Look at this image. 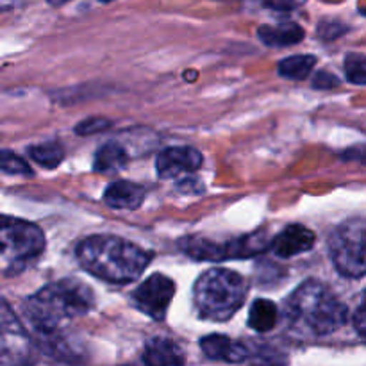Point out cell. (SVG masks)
Returning <instances> with one entry per match:
<instances>
[{
    "label": "cell",
    "instance_id": "3957f363",
    "mask_svg": "<svg viewBox=\"0 0 366 366\" xmlns=\"http://www.w3.org/2000/svg\"><path fill=\"white\" fill-rule=\"evenodd\" d=\"M285 315L293 331L318 338L342 329L349 318V310L327 286L306 281L288 297Z\"/></svg>",
    "mask_w": 366,
    "mask_h": 366
},
{
    "label": "cell",
    "instance_id": "8992f818",
    "mask_svg": "<svg viewBox=\"0 0 366 366\" xmlns=\"http://www.w3.org/2000/svg\"><path fill=\"white\" fill-rule=\"evenodd\" d=\"M329 254L345 277L366 275V218L343 222L329 238Z\"/></svg>",
    "mask_w": 366,
    "mask_h": 366
},
{
    "label": "cell",
    "instance_id": "7a4b0ae2",
    "mask_svg": "<svg viewBox=\"0 0 366 366\" xmlns=\"http://www.w3.org/2000/svg\"><path fill=\"white\" fill-rule=\"evenodd\" d=\"M77 259L86 272L106 282L125 285L136 281L149 267L147 250L117 236H89L77 247Z\"/></svg>",
    "mask_w": 366,
    "mask_h": 366
},
{
    "label": "cell",
    "instance_id": "5b68a950",
    "mask_svg": "<svg viewBox=\"0 0 366 366\" xmlns=\"http://www.w3.org/2000/svg\"><path fill=\"white\" fill-rule=\"evenodd\" d=\"M45 249V234L36 224L0 214V261L7 267H25Z\"/></svg>",
    "mask_w": 366,
    "mask_h": 366
},
{
    "label": "cell",
    "instance_id": "9a60e30c",
    "mask_svg": "<svg viewBox=\"0 0 366 366\" xmlns=\"http://www.w3.org/2000/svg\"><path fill=\"white\" fill-rule=\"evenodd\" d=\"M127 161V150L120 143L109 142L97 150L93 168H95V172H100V174H114V172L124 170Z\"/></svg>",
    "mask_w": 366,
    "mask_h": 366
},
{
    "label": "cell",
    "instance_id": "2e32d148",
    "mask_svg": "<svg viewBox=\"0 0 366 366\" xmlns=\"http://www.w3.org/2000/svg\"><path fill=\"white\" fill-rule=\"evenodd\" d=\"M279 310L272 300L257 299L249 313V325L257 332H268L277 325Z\"/></svg>",
    "mask_w": 366,
    "mask_h": 366
},
{
    "label": "cell",
    "instance_id": "d4e9b609",
    "mask_svg": "<svg viewBox=\"0 0 366 366\" xmlns=\"http://www.w3.org/2000/svg\"><path fill=\"white\" fill-rule=\"evenodd\" d=\"M66 2H70V0H49V4H52V6H63Z\"/></svg>",
    "mask_w": 366,
    "mask_h": 366
},
{
    "label": "cell",
    "instance_id": "277c9868",
    "mask_svg": "<svg viewBox=\"0 0 366 366\" xmlns=\"http://www.w3.org/2000/svg\"><path fill=\"white\" fill-rule=\"evenodd\" d=\"M249 293L245 277L227 268H211L204 272L193 288V302L202 318L211 322H227L243 306Z\"/></svg>",
    "mask_w": 366,
    "mask_h": 366
},
{
    "label": "cell",
    "instance_id": "8fae6325",
    "mask_svg": "<svg viewBox=\"0 0 366 366\" xmlns=\"http://www.w3.org/2000/svg\"><path fill=\"white\" fill-rule=\"evenodd\" d=\"M200 349L209 360L225 363H243L250 357V350L243 343L224 335H209L200 340Z\"/></svg>",
    "mask_w": 366,
    "mask_h": 366
},
{
    "label": "cell",
    "instance_id": "484cf974",
    "mask_svg": "<svg viewBox=\"0 0 366 366\" xmlns=\"http://www.w3.org/2000/svg\"><path fill=\"white\" fill-rule=\"evenodd\" d=\"M100 2H113V0H100Z\"/></svg>",
    "mask_w": 366,
    "mask_h": 366
},
{
    "label": "cell",
    "instance_id": "5bb4252c",
    "mask_svg": "<svg viewBox=\"0 0 366 366\" xmlns=\"http://www.w3.org/2000/svg\"><path fill=\"white\" fill-rule=\"evenodd\" d=\"M257 36L268 46H290L302 41L304 29L295 21H285L279 25H263Z\"/></svg>",
    "mask_w": 366,
    "mask_h": 366
},
{
    "label": "cell",
    "instance_id": "4fadbf2b",
    "mask_svg": "<svg viewBox=\"0 0 366 366\" xmlns=\"http://www.w3.org/2000/svg\"><path fill=\"white\" fill-rule=\"evenodd\" d=\"M184 354L175 345L174 342L164 338H154L147 343L145 352H143V363L154 366H168V365H182L184 363Z\"/></svg>",
    "mask_w": 366,
    "mask_h": 366
},
{
    "label": "cell",
    "instance_id": "44dd1931",
    "mask_svg": "<svg viewBox=\"0 0 366 366\" xmlns=\"http://www.w3.org/2000/svg\"><path fill=\"white\" fill-rule=\"evenodd\" d=\"M111 127V122L106 118H88V120H82L81 124L75 127V132L82 136L95 134V132H102L106 129Z\"/></svg>",
    "mask_w": 366,
    "mask_h": 366
},
{
    "label": "cell",
    "instance_id": "e0dca14e",
    "mask_svg": "<svg viewBox=\"0 0 366 366\" xmlns=\"http://www.w3.org/2000/svg\"><path fill=\"white\" fill-rule=\"evenodd\" d=\"M317 64L315 56H292L279 63V75L292 81H302L311 74Z\"/></svg>",
    "mask_w": 366,
    "mask_h": 366
},
{
    "label": "cell",
    "instance_id": "cb8c5ba5",
    "mask_svg": "<svg viewBox=\"0 0 366 366\" xmlns=\"http://www.w3.org/2000/svg\"><path fill=\"white\" fill-rule=\"evenodd\" d=\"M338 84V77H335L332 74H327V71H320V74L313 79V86L318 89H331L336 88Z\"/></svg>",
    "mask_w": 366,
    "mask_h": 366
},
{
    "label": "cell",
    "instance_id": "9c48e42d",
    "mask_svg": "<svg viewBox=\"0 0 366 366\" xmlns=\"http://www.w3.org/2000/svg\"><path fill=\"white\" fill-rule=\"evenodd\" d=\"M202 164V154L193 147H170L157 156V174L164 179H177L197 172Z\"/></svg>",
    "mask_w": 366,
    "mask_h": 366
},
{
    "label": "cell",
    "instance_id": "d6986e66",
    "mask_svg": "<svg viewBox=\"0 0 366 366\" xmlns=\"http://www.w3.org/2000/svg\"><path fill=\"white\" fill-rule=\"evenodd\" d=\"M345 75L354 84H366V54L352 52L345 57Z\"/></svg>",
    "mask_w": 366,
    "mask_h": 366
},
{
    "label": "cell",
    "instance_id": "52a82bcc",
    "mask_svg": "<svg viewBox=\"0 0 366 366\" xmlns=\"http://www.w3.org/2000/svg\"><path fill=\"white\" fill-rule=\"evenodd\" d=\"M268 239L263 232L256 234L239 236V238L227 239V242H211V239L186 238L181 242V249L189 257L199 261H227V259H243L252 257L268 249Z\"/></svg>",
    "mask_w": 366,
    "mask_h": 366
},
{
    "label": "cell",
    "instance_id": "ba28073f",
    "mask_svg": "<svg viewBox=\"0 0 366 366\" xmlns=\"http://www.w3.org/2000/svg\"><path fill=\"white\" fill-rule=\"evenodd\" d=\"M175 295V285L170 277L163 274L150 275L132 293L136 307L152 320H164L168 306Z\"/></svg>",
    "mask_w": 366,
    "mask_h": 366
},
{
    "label": "cell",
    "instance_id": "7402d4cb",
    "mask_svg": "<svg viewBox=\"0 0 366 366\" xmlns=\"http://www.w3.org/2000/svg\"><path fill=\"white\" fill-rule=\"evenodd\" d=\"M354 329L366 342V292L363 293V299H361L356 313H354Z\"/></svg>",
    "mask_w": 366,
    "mask_h": 366
},
{
    "label": "cell",
    "instance_id": "ac0fdd59",
    "mask_svg": "<svg viewBox=\"0 0 366 366\" xmlns=\"http://www.w3.org/2000/svg\"><path fill=\"white\" fill-rule=\"evenodd\" d=\"M29 156L45 168H56L61 161L64 159V150L59 143L49 142L39 143V145H32L29 149Z\"/></svg>",
    "mask_w": 366,
    "mask_h": 366
},
{
    "label": "cell",
    "instance_id": "603a6c76",
    "mask_svg": "<svg viewBox=\"0 0 366 366\" xmlns=\"http://www.w3.org/2000/svg\"><path fill=\"white\" fill-rule=\"evenodd\" d=\"M306 0H263V4L275 11H292L300 7Z\"/></svg>",
    "mask_w": 366,
    "mask_h": 366
},
{
    "label": "cell",
    "instance_id": "ffe728a7",
    "mask_svg": "<svg viewBox=\"0 0 366 366\" xmlns=\"http://www.w3.org/2000/svg\"><path fill=\"white\" fill-rule=\"evenodd\" d=\"M0 170L11 175H32V170L25 159L9 150H0Z\"/></svg>",
    "mask_w": 366,
    "mask_h": 366
},
{
    "label": "cell",
    "instance_id": "6da1fadb",
    "mask_svg": "<svg viewBox=\"0 0 366 366\" xmlns=\"http://www.w3.org/2000/svg\"><path fill=\"white\" fill-rule=\"evenodd\" d=\"M93 304L95 299L88 285L77 279H61L29 297L24 315L39 336L54 335L64 322L88 313Z\"/></svg>",
    "mask_w": 366,
    "mask_h": 366
},
{
    "label": "cell",
    "instance_id": "30bf717a",
    "mask_svg": "<svg viewBox=\"0 0 366 366\" xmlns=\"http://www.w3.org/2000/svg\"><path fill=\"white\" fill-rule=\"evenodd\" d=\"M315 245V232L300 224L288 225L281 234L272 239L270 247L279 257H293L297 254L307 252Z\"/></svg>",
    "mask_w": 366,
    "mask_h": 366
},
{
    "label": "cell",
    "instance_id": "7c38bea8",
    "mask_svg": "<svg viewBox=\"0 0 366 366\" xmlns=\"http://www.w3.org/2000/svg\"><path fill=\"white\" fill-rule=\"evenodd\" d=\"M145 200V188L131 181H117L104 192V202L113 209H138Z\"/></svg>",
    "mask_w": 366,
    "mask_h": 366
},
{
    "label": "cell",
    "instance_id": "4316f807",
    "mask_svg": "<svg viewBox=\"0 0 366 366\" xmlns=\"http://www.w3.org/2000/svg\"><path fill=\"white\" fill-rule=\"evenodd\" d=\"M2 7H4V2H2V0H0V9H2Z\"/></svg>",
    "mask_w": 366,
    "mask_h": 366
}]
</instances>
